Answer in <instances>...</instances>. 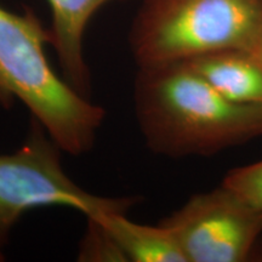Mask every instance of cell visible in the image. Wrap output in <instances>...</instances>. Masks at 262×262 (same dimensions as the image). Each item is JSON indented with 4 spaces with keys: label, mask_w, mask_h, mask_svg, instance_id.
<instances>
[{
    "label": "cell",
    "mask_w": 262,
    "mask_h": 262,
    "mask_svg": "<svg viewBox=\"0 0 262 262\" xmlns=\"http://www.w3.org/2000/svg\"><path fill=\"white\" fill-rule=\"evenodd\" d=\"M134 108L147 147L169 158L210 157L262 137V104L228 100L185 61L140 67Z\"/></svg>",
    "instance_id": "6da1fadb"
},
{
    "label": "cell",
    "mask_w": 262,
    "mask_h": 262,
    "mask_svg": "<svg viewBox=\"0 0 262 262\" xmlns=\"http://www.w3.org/2000/svg\"><path fill=\"white\" fill-rule=\"evenodd\" d=\"M50 29L32 12L0 5V101H19L58 148L80 156L94 147L106 112L55 73Z\"/></svg>",
    "instance_id": "7a4b0ae2"
},
{
    "label": "cell",
    "mask_w": 262,
    "mask_h": 262,
    "mask_svg": "<svg viewBox=\"0 0 262 262\" xmlns=\"http://www.w3.org/2000/svg\"><path fill=\"white\" fill-rule=\"evenodd\" d=\"M261 32L262 0H142L129 44L140 68L250 50Z\"/></svg>",
    "instance_id": "3957f363"
},
{
    "label": "cell",
    "mask_w": 262,
    "mask_h": 262,
    "mask_svg": "<svg viewBox=\"0 0 262 262\" xmlns=\"http://www.w3.org/2000/svg\"><path fill=\"white\" fill-rule=\"evenodd\" d=\"M60 148L41 134L21 148L0 155V248L21 216L41 206H66L97 217L110 212H127L136 198H106L78 186L62 168Z\"/></svg>",
    "instance_id": "277c9868"
},
{
    "label": "cell",
    "mask_w": 262,
    "mask_h": 262,
    "mask_svg": "<svg viewBox=\"0 0 262 262\" xmlns=\"http://www.w3.org/2000/svg\"><path fill=\"white\" fill-rule=\"evenodd\" d=\"M159 224L173 232L187 262H244L261 238L262 212L221 183L192 195Z\"/></svg>",
    "instance_id": "5b68a950"
},
{
    "label": "cell",
    "mask_w": 262,
    "mask_h": 262,
    "mask_svg": "<svg viewBox=\"0 0 262 262\" xmlns=\"http://www.w3.org/2000/svg\"><path fill=\"white\" fill-rule=\"evenodd\" d=\"M51 10V47L56 51L66 80L81 94L90 86L84 38L93 16L112 0H47Z\"/></svg>",
    "instance_id": "8992f818"
},
{
    "label": "cell",
    "mask_w": 262,
    "mask_h": 262,
    "mask_svg": "<svg viewBox=\"0 0 262 262\" xmlns=\"http://www.w3.org/2000/svg\"><path fill=\"white\" fill-rule=\"evenodd\" d=\"M185 62L228 100L262 104V64L250 50L228 49Z\"/></svg>",
    "instance_id": "52a82bcc"
},
{
    "label": "cell",
    "mask_w": 262,
    "mask_h": 262,
    "mask_svg": "<svg viewBox=\"0 0 262 262\" xmlns=\"http://www.w3.org/2000/svg\"><path fill=\"white\" fill-rule=\"evenodd\" d=\"M93 219L106 226L126 261L187 262L175 234L166 226L136 224L125 212H110Z\"/></svg>",
    "instance_id": "ba28073f"
},
{
    "label": "cell",
    "mask_w": 262,
    "mask_h": 262,
    "mask_svg": "<svg viewBox=\"0 0 262 262\" xmlns=\"http://www.w3.org/2000/svg\"><path fill=\"white\" fill-rule=\"evenodd\" d=\"M88 228L79 249L80 261H126L106 226L97 219L86 217Z\"/></svg>",
    "instance_id": "9c48e42d"
},
{
    "label": "cell",
    "mask_w": 262,
    "mask_h": 262,
    "mask_svg": "<svg viewBox=\"0 0 262 262\" xmlns=\"http://www.w3.org/2000/svg\"><path fill=\"white\" fill-rule=\"evenodd\" d=\"M222 183L262 212V160L229 170Z\"/></svg>",
    "instance_id": "30bf717a"
},
{
    "label": "cell",
    "mask_w": 262,
    "mask_h": 262,
    "mask_svg": "<svg viewBox=\"0 0 262 262\" xmlns=\"http://www.w3.org/2000/svg\"><path fill=\"white\" fill-rule=\"evenodd\" d=\"M250 51L253 52V54L255 55V57H256L257 60L261 62V64H262V32H261L260 37L257 38V40L255 41V44L253 45V48L250 49Z\"/></svg>",
    "instance_id": "8fae6325"
},
{
    "label": "cell",
    "mask_w": 262,
    "mask_h": 262,
    "mask_svg": "<svg viewBox=\"0 0 262 262\" xmlns=\"http://www.w3.org/2000/svg\"><path fill=\"white\" fill-rule=\"evenodd\" d=\"M4 260V255L2 254V251H0V261H3Z\"/></svg>",
    "instance_id": "7c38bea8"
}]
</instances>
